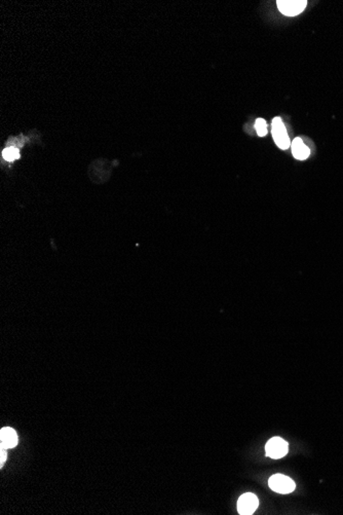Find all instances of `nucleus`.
<instances>
[{"label":"nucleus","mask_w":343,"mask_h":515,"mask_svg":"<svg viewBox=\"0 0 343 515\" xmlns=\"http://www.w3.org/2000/svg\"><path fill=\"white\" fill-rule=\"evenodd\" d=\"M271 133H272V137H273L275 144L278 145L281 149L286 150L290 147V145H291V141H290L287 129H286L284 123L282 122L281 117L276 116L273 118Z\"/></svg>","instance_id":"f257e3e1"},{"label":"nucleus","mask_w":343,"mask_h":515,"mask_svg":"<svg viewBox=\"0 0 343 515\" xmlns=\"http://www.w3.org/2000/svg\"><path fill=\"white\" fill-rule=\"evenodd\" d=\"M6 458H7V455H6V452L4 448L0 447V467H3L4 465V462L6 461Z\"/></svg>","instance_id":"9d476101"},{"label":"nucleus","mask_w":343,"mask_h":515,"mask_svg":"<svg viewBox=\"0 0 343 515\" xmlns=\"http://www.w3.org/2000/svg\"><path fill=\"white\" fill-rule=\"evenodd\" d=\"M258 505V498L252 493H247L241 496L237 501V511L242 515H250L256 511Z\"/></svg>","instance_id":"39448f33"},{"label":"nucleus","mask_w":343,"mask_h":515,"mask_svg":"<svg viewBox=\"0 0 343 515\" xmlns=\"http://www.w3.org/2000/svg\"><path fill=\"white\" fill-rule=\"evenodd\" d=\"M276 4H278V8L283 15L294 17L304 10L307 1L305 0H279V1H276Z\"/></svg>","instance_id":"7ed1b4c3"},{"label":"nucleus","mask_w":343,"mask_h":515,"mask_svg":"<svg viewBox=\"0 0 343 515\" xmlns=\"http://www.w3.org/2000/svg\"><path fill=\"white\" fill-rule=\"evenodd\" d=\"M17 444L18 435L16 431L9 427L2 428L1 431H0V446L4 448V450H7V448L17 446Z\"/></svg>","instance_id":"423d86ee"},{"label":"nucleus","mask_w":343,"mask_h":515,"mask_svg":"<svg viewBox=\"0 0 343 515\" xmlns=\"http://www.w3.org/2000/svg\"><path fill=\"white\" fill-rule=\"evenodd\" d=\"M2 157L7 162H14L20 157V150L15 146H8L2 151Z\"/></svg>","instance_id":"6e6552de"},{"label":"nucleus","mask_w":343,"mask_h":515,"mask_svg":"<svg viewBox=\"0 0 343 515\" xmlns=\"http://www.w3.org/2000/svg\"><path fill=\"white\" fill-rule=\"evenodd\" d=\"M288 442L280 437H273L266 443V455L271 459H281L288 454Z\"/></svg>","instance_id":"20e7f679"},{"label":"nucleus","mask_w":343,"mask_h":515,"mask_svg":"<svg viewBox=\"0 0 343 515\" xmlns=\"http://www.w3.org/2000/svg\"><path fill=\"white\" fill-rule=\"evenodd\" d=\"M292 145V152L295 158L300 161L306 160V158L310 155V149L302 141L301 138H295L294 141L291 143Z\"/></svg>","instance_id":"0eeeda50"},{"label":"nucleus","mask_w":343,"mask_h":515,"mask_svg":"<svg viewBox=\"0 0 343 515\" xmlns=\"http://www.w3.org/2000/svg\"><path fill=\"white\" fill-rule=\"evenodd\" d=\"M269 487L279 494H290L294 492L296 484L294 480L283 474H274L268 480Z\"/></svg>","instance_id":"f03ea898"},{"label":"nucleus","mask_w":343,"mask_h":515,"mask_svg":"<svg viewBox=\"0 0 343 515\" xmlns=\"http://www.w3.org/2000/svg\"><path fill=\"white\" fill-rule=\"evenodd\" d=\"M255 129L258 136L260 137H264L267 134V124L264 118H257L255 123Z\"/></svg>","instance_id":"1a4fd4ad"}]
</instances>
